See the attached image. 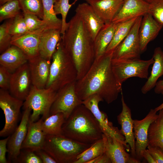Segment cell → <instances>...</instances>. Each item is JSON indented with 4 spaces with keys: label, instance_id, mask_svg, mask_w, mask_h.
<instances>
[{
    "label": "cell",
    "instance_id": "obj_45",
    "mask_svg": "<svg viewBox=\"0 0 163 163\" xmlns=\"http://www.w3.org/2000/svg\"><path fill=\"white\" fill-rule=\"evenodd\" d=\"M89 163H111V162L110 158L105 152Z\"/></svg>",
    "mask_w": 163,
    "mask_h": 163
},
{
    "label": "cell",
    "instance_id": "obj_20",
    "mask_svg": "<svg viewBox=\"0 0 163 163\" xmlns=\"http://www.w3.org/2000/svg\"><path fill=\"white\" fill-rule=\"evenodd\" d=\"M105 24L111 22L120 8L123 0H87Z\"/></svg>",
    "mask_w": 163,
    "mask_h": 163
},
{
    "label": "cell",
    "instance_id": "obj_2",
    "mask_svg": "<svg viewBox=\"0 0 163 163\" xmlns=\"http://www.w3.org/2000/svg\"><path fill=\"white\" fill-rule=\"evenodd\" d=\"M61 40L66 53L75 65L77 80L88 71L95 59L93 41L81 17L77 13L67 23Z\"/></svg>",
    "mask_w": 163,
    "mask_h": 163
},
{
    "label": "cell",
    "instance_id": "obj_35",
    "mask_svg": "<svg viewBox=\"0 0 163 163\" xmlns=\"http://www.w3.org/2000/svg\"><path fill=\"white\" fill-rule=\"evenodd\" d=\"M9 34L12 36H21L30 32L25 23L23 13L11 19L9 28Z\"/></svg>",
    "mask_w": 163,
    "mask_h": 163
},
{
    "label": "cell",
    "instance_id": "obj_18",
    "mask_svg": "<svg viewBox=\"0 0 163 163\" xmlns=\"http://www.w3.org/2000/svg\"><path fill=\"white\" fill-rule=\"evenodd\" d=\"M75 12L82 19L93 41L105 23L88 3L79 4Z\"/></svg>",
    "mask_w": 163,
    "mask_h": 163
},
{
    "label": "cell",
    "instance_id": "obj_50",
    "mask_svg": "<svg viewBox=\"0 0 163 163\" xmlns=\"http://www.w3.org/2000/svg\"><path fill=\"white\" fill-rule=\"evenodd\" d=\"M144 0L145 1V2H146L149 3H150L154 0Z\"/></svg>",
    "mask_w": 163,
    "mask_h": 163
},
{
    "label": "cell",
    "instance_id": "obj_30",
    "mask_svg": "<svg viewBox=\"0 0 163 163\" xmlns=\"http://www.w3.org/2000/svg\"><path fill=\"white\" fill-rule=\"evenodd\" d=\"M65 120L62 113L50 115L43 120L42 129L46 135H62V127Z\"/></svg>",
    "mask_w": 163,
    "mask_h": 163
},
{
    "label": "cell",
    "instance_id": "obj_40",
    "mask_svg": "<svg viewBox=\"0 0 163 163\" xmlns=\"http://www.w3.org/2000/svg\"><path fill=\"white\" fill-rule=\"evenodd\" d=\"M149 4V12L163 26V0H154Z\"/></svg>",
    "mask_w": 163,
    "mask_h": 163
},
{
    "label": "cell",
    "instance_id": "obj_25",
    "mask_svg": "<svg viewBox=\"0 0 163 163\" xmlns=\"http://www.w3.org/2000/svg\"><path fill=\"white\" fill-rule=\"evenodd\" d=\"M106 137L105 153L111 163H128L131 155L126 151L124 145L115 138L109 136Z\"/></svg>",
    "mask_w": 163,
    "mask_h": 163
},
{
    "label": "cell",
    "instance_id": "obj_42",
    "mask_svg": "<svg viewBox=\"0 0 163 163\" xmlns=\"http://www.w3.org/2000/svg\"><path fill=\"white\" fill-rule=\"evenodd\" d=\"M147 149L156 163H163V150L160 148L148 145Z\"/></svg>",
    "mask_w": 163,
    "mask_h": 163
},
{
    "label": "cell",
    "instance_id": "obj_13",
    "mask_svg": "<svg viewBox=\"0 0 163 163\" xmlns=\"http://www.w3.org/2000/svg\"><path fill=\"white\" fill-rule=\"evenodd\" d=\"M32 85L28 62L12 73L9 90L12 96L24 101Z\"/></svg>",
    "mask_w": 163,
    "mask_h": 163
},
{
    "label": "cell",
    "instance_id": "obj_4",
    "mask_svg": "<svg viewBox=\"0 0 163 163\" xmlns=\"http://www.w3.org/2000/svg\"><path fill=\"white\" fill-rule=\"evenodd\" d=\"M49 78L46 87L56 91L77 81V72L75 65L63 46L61 40L53 53Z\"/></svg>",
    "mask_w": 163,
    "mask_h": 163
},
{
    "label": "cell",
    "instance_id": "obj_17",
    "mask_svg": "<svg viewBox=\"0 0 163 163\" xmlns=\"http://www.w3.org/2000/svg\"><path fill=\"white\" fill-rule=\"evenodd\" d=\"M149 5L144 0H123L120 8L111 22L117 24L142 16L149 12Z\"/></svg>",
    "mask_w": 163,
    "mask_h": 163
},
{
    "label": "cell",
    "instance_id": "obj_36",
    "mask_svg": "<svg viewBox=\"0 0 163 163\" xmlns=\"http://www.w3.org/2000/svg\"><path fill=\"white\" fill-rule=\"evenodd\" d=\"M23 14L30 33L40 34L44 30L48 29L44 21L37 16L31 14Z\"/></svg>",
    "mask_w": 163,
    "mask_h": 163
},
{
    "label": "cell",
    "instance_id": "obj_32",
    "mask_svg": "<svg viewBox=\"0 0 163 163\" xmlns=\"http://www.w3.org/2000/svg\"><path fill=\"white\" fill-rule=\"evenodd\" d=\"M56 0H42L43 11V20L48 29H61L62 20L58 18L54 10V4Z\"/></svg>",
    "mask_w": 163,
    "mask_h": 163
},
{
    "label": "cell",
    "instance_id": "obj_14",
    "mask_svg": "<svg viewBox=\"0 0 163 163\" xmlns=\"http://www.w3.org/2000/svg\"><path fill=\"white\" fill-rule=\"evenodd\" d=\"M20 123L10 135L7 143L9 162H15L19 155L22 144L26 138L31 109H24Z\"/></svg>",
    "mask_w": 163,
    "mask_h": 163
},
{
    "label": "cell",
    "instance_id": "obj_15",
    "mask_svg": "<svg viewBox=\"0 0 163 163\" xmlns=\"http://www.w3.org/2000/svg\"><path fill=\"white\" fill-rule=\"evenodd\" d=\"M33 86L40 89L46 88L51 63L39 55L28 62Z\"/></svg>",
    "mask_w": 163,
    "mask_h": 163
},
{
    "label": "cell",
    "instance_id": "obj_19",
    "mask_svg": "<svg viewBox=\"0 0 163 163\" xmlns=\"http://www.w3.org/2000/svg\"><path fill=\"white\" fill-rule=\"evenodd\" d=\"M163 27L149 12L142 16L139 31L141 53L146 50L149 43L157 37Z\"/></svg>",
    "mask_w": 163,
    "mask_h": 163
},
{
    "label": "cell",
    "instance_id": "obj_28",
    "mask_svg": "<svg viewBox=\"0 0 163 163\" xmlns=\"http://www.w3.org/2000/svg\"><path fill=\"white\" fill-rule=\"evenodd\" d=\"M158 111V118L149 127L148 145L158 147L163 150V109Z\"/></svg>",
    "mask_w": 163,
    "mask_h": 163
},
{
    "label": "cell",
    "instance_id": "obj_34",
    "mask_svg": "<svg viewBox=\"0 0 163 163\" xmlns=\"http://www.w3.org/2000/svg\"><path fill=\"white\" fill-rule=\"evenodd\" d=\"M21 8L18 0L8 2L0 5V21L13 19L20 14Z\"/></svg>",
    "mask_w": 163,
    "mask_h": 163
},
{
    "label": "cell",
    "instance_id": "obj_22",
    "mask_svg": "<svg viewBox=\"0 0 163 163\" xmlns=\"http://www.w3.org/2000/svg\"><path fill=\"white\" fill-rule=\"evenodd\" d=\"M61 30L55 29H46L40 34V56L50 61L57 45L61 40Z\"/></svg>",
    "mask_w": 163,
    "mask_h": 163
},
{
    "label": "cell",
    "instance_id": "obj_3",
    "mask_svg": "<svg viewBox=\"0 0 163 163\" xmlns=\"http://www.w3.org/2000/svg\"><path fill=\"white\" fill-rule=\"evenodd\" d=\"M62 135L78 142L92 145L103 133L96 119L83 104L76 107L62 127Z\"/></svg>",
    "mask_w": 163,
    "mask_h": 163
},
{
    "label": "cell",
    "instance_id": "obj_41",
    "mask_svg": "<svg viewBox=\"0 0 163 163\" xmlns=\"http://www.w3.org/2000/svg\"><path fill=\"white\" fill-rule=\"evenodd\" d=\"M12 73L5 67L0 65V87L1 89H9Z\"/></svg>",
    "mask_w": 163,
    "mask_h": 163
},
{
    "label": "cell",
    "instance_id": "obj_48",
    "mask_svg": "<svg viewBox=\"0 0 163 163\" xmlns=\"http://www.w3.org/2000/svg\"><path fill=\"white\" fill-rule=\"evenodd\" d=\"M161 94L163 95V90L162 91ZM154 109L157 112L163 109V102L160 105L155 108Z\"/></svg>",
    "mask_w": 163,
    "mask_h": 163
},
{
    "label": "cell",
    "instance_id": "obj_6",
    "mask_svg": "<svg viewBox=\"0 0 163 163\" xmlns=\"http://www.w3.org/2000/svg\"><path fill=\"white\" fill-rule=\"evenodd\" d=\"M57 91L50 88H38L33 85L28 95L24 102L23 108H29L33 112L29 121H37L39 116L44 119L50 115L51 107L55 99Z\"/></svg>",
    "mask_w": 163,
    "mask_h": 163
},
{
    "label": "cell",
    "instance_id": "obj_33",
    "mask_svg": "<svg viewBox=\"0 0 163 163\" xmlns=\"http://www.w3.org/2000/svg\"><path fill=\"white\" fill-rule=\"evenodd\" d=\"M24 14L35 15L43 19V7L42 0H18Z\"/></svg>",
    "mask_w": 163,
    "mask_h": 163
},
{
    "label": "cell",
    "instance_id": "obj_16",
    "mask_svg": "<svg viewBox=\"0 0 163 163\" xmlns=\"http://www.w3.org/2000/svg\"><path fill=\"white\" fill-rule=\"evenodd\" d=\"M121 93L122 110L117 116V120L121 126L120 131L125 137V142L130 148L131 156L136 158L135 139L131 110L125 101L122 92Z\"/></svg>",
    "mask_w": 163,
    "mask_h": 163
},
{
    "label": "cell",
    "instance_id": "obj_37",
    "mask_svg": "<svg viewBox=\"0 0 163 163\" xmlns=\"http://www.w3.org/2000/svg\"><path fill=\"white\" fill-rule=\"evenodd\" d=\"M69 0H56L54 4V10L56 15L62 16V24L61 33L63 34L66 29L67 23L66 18L68 13L73 4H70Z\"/></svg>",
    "mask_w": 163,
    "mask_h": 163
},
{
    "label": "cell",
    "instance_id": "obj_43",
    "mask_svg": "<svg viewBox=\"0 0 163 163\" xmlns=\"http://www.w3.org/2000/svg\"><path fill=\"white\" fill-rule=\"evenodd\" d=\"M10 135L6 138L0 140V163H7L8 162L6 157V155L8 152L7 146Z\"/></svg>",
    "mask_w": 163,
    "mask_h": 163
},
{
    "label": "cell",
    "instance_id": "obj_1",
    "mask_svg": "<svg viewBox=\"0 0 163 163\" xmlns=\"http://www.w3.org/2000/svg\"><path fill=\"white\" fill-rule=\"evenodd\" d=\"M113 51L105 52L95 59L85 74L76 81V92L82 101L97 94L109 104L116 100L122 92V85L117 80L112 69Z\"/></svg>",
    "mask_w": 163,
    "mask_h": 163
},
{
    "label": "cell",
    "instance_id": "obj_8",
    "mask_svg": "<svg viewBox=\"0 0 163 163\" xmlns=\"http://www.w3.org/2000/svg\"><path fill=\"white\" fill-rule=\"evenodd\" d=\"M23 103V101L12 96L7 90L0 88V107L5 119L4 126L0 131V136H8L15 130Z\"/></svg>",
    "mask_w": 163,
    "mask_h": 163
},
{
    "label": "cell",
    "instance_id": "obj_29",
    "mask_svg": "<svg viewBox=\"0 0 163 163\" xmlns=\"http://www.w3.org/2000/svg\"><path fill=\"white\" fill-rule=\"evenodd\" d=\"M106 136L103 134L102 139L93 144L79 155L74 163H89L90 161L105 152Z\"/></svg>",
    "mask_w": 163,
    "mask_h": 163
},
{
    "label": "cell",
    "instance_id": "obj_53",
    "mask_svg": "<svg viewBox=\"0 0 163 163\" xmlns=\"http://www.w3.org/2000/svg\"></svg>",
    "mask_w": 163,
    "mask_h": 163
},
{
    "label": "cell",
    "instance_id": "obj_9",
    "mask_svg": "<svg viewBox=\"0 0 163 163\" xmlns=\"http://www.w3.org/2000/svg\"><path fill=\"white\" fill-rule=\"evenodd\" d=\"M76 81L69 83L57 91L50 111V115L62 113L66 120L74 109L82 104L75 90Z\"/></svg>",
    "mask_w": 163,
    "mask_h": 163
},
{
    "label": "cell",
    "instance_id": "obj_49",
    "mask_svg": "<svg viewBox=\"0 0 163 163\" xmlns=\"http://www.w3.org/2000/svg\"><path fill=\"white\" fill-rule=\"evenodd\" d=\"M13 0H0V5H1L6 2Z\"/></svg>",
    "mask_w": 163,
    "mask_h": 163
},
{
    "label": "cell",
    "instance_id": "obj_23",
    "mask_svg": "<svg viewBox=\"0 0 163 163\" xmlns=\"http://www.w3.org/2000/svg\"><path fill=\"white\" fill-rule=\"evenodd\" d=\"M40 35L28 33L19 36H12L11 44L21 50L29 60L39 55Z\"/></svg>",
    "mask_w": 163,
    "mask_h": 163
},
{
    "label": "cell",
    "instance_id": "obj_27",
    "mask_svg": "<svg viewBox=\"0 0 163 163\" xmlns=\"http://www.w3.org/2000/svg\"><path fill=\"white\" fill-rule=\"evenodd\" d=\"M117 24H105L93 40L95 59L103 55L113 38Z\"/></svg>",
    "mask_w": 163,
    "mask_h": 163
},
{
    "label": "cell",
    "instance_id": "obj_39",
    "mask_svg": "<svg viewBox=\"0 0 163 163\" xmlns=\"http://www.w3.org/2000/svg\"><path fill=\"white\" fill-rule=\"evenodd\" d=\"M15 163H42L39 157L33 151L28 149H21Z\"/></svg>",
    "mask_w": 163,
    "mask_h": 163
},
{
    "label": "cell",
    "instance_id": "obj_11",
    "mask_svg": "<svg viewBox=\"0 0 163 163\" xmlns=\"http://www.w3.org/2000/svg\"><path fill=\"white\" fill-rule=\"evenodd\" d=\"M103 101V100L99 95L94 94L83 101L82 104L92 113L98 122L104 134L106 136H109L116 138L123 143L126 149L129 150L130 147L126 143L125 137L120 130L113 126L112 123L108 121L106 113L100 110L98 104Z\"/></svg>",
    "mask_w": 163,
    "mask_h": 163
},
{
    "label": "cell",
    "instance_id": "obj_7",
    "mask_svg": "<svg viewBox=\"0 0 163 163\" xmlns=\"http://www.w3.org/2000/svg\"><path fill=\"white\" fill-rule=\"evenodd\" d=\"M154 62L153 57L147 60L140 58L112 59V66L117 80L122 85L123 82L131 77L147 79L149 68Z\"/></svg>",
    "mask_w": 163,
    "mask_h": 163
},
{
    "label": "cell",
    "instance_id": "obj_52",
    "mask_svg": "<svg viewBox=\"0 0 163 163\" xmlns=\"http://www.w3.org/2000/svg\"></svg>",
    "mask_w": 163,
    "mask_h": 163
},
{
    "label": "cell",
    "instance_id": "obj_38",
    "mask_svg": "<svg viewBox=\"0 0 163 163\" xmlns=\"http://www.w3.org/2000/svg\"><path fill=\"white\" fill-rule=\"evenodd\" d=\"M11 20L6 21L0 26V52L2 53L11 45L12 36L9 32Z\"/></svg>",
    "mask_w": 163,
    "mask_h": 163
},
{
    "label": "cell",
    "instance_id": "obj_44",
    "mask_svg": "<svg viewBox=\"0 0 163 163\" xmlns=\"http://www.w3.org/2000/svg\"><path fill=\"white\" fill-rule=\"evenodd\" d=\"M34 152L40 158L42 163H57L50 155L42 149Z\"/></svg>",
    "mask_w": 163,
    "mask_h": 163
},
{
    "label": "cell",
    "instance_id": "obj_12",
    "mask_svg": "<svg viewBox=\"0 0 163 163\" xmlns=\"http://www.w3.org/2000/svg\"><path fill=\"white\" fill-rule=\"evenodd\" d=\"M157 112L154 109H151L143 119L133 120L136 158L141 162L143 159V153L148 145L149 127L151 123L158 118Z\"/></svg>",
    "mask_w": 163,
    "mask_h": 163
},
{
    "label": "cell",
    "instance_id": "obj_21",
    "mask_svg": "<svg viewBox=\"0 0 163 163\" xmlns=\"http://www.w3.org/2000/svg\"><path fill=\"white\" fill-rule=\"evenodd\" d=\"M43 120L41 118L34 122L29 121L27 135L21 149H28L35 152L42 149L46 136L42 129Z\"/></svg>",
    "mask_w": 163,
    "mask_h": 163
},
{
    "label": "cell",
    "instance_id": "obj_46",
    "mask_svg": "<svg viewBox=\"0 0 163 163\" xmlns=\"http://www.w3.org/2000/svg\"><path fill=\"white\" fill-rule=\"evenodd\" d=\"M142 157L149 163H156L152 155L146 149L143 152Z\"/></svg>",
    "mask_w": 163,
    "mask_h": 163
},
{
    "label": "cell",
    "instance_id": "obj_5",
    "mask_svg": "<svg viewBox=\"0 0 163 163\" xmlns=\"http://www.w3.org/2000/svg\"><path fill=\"white\" fill-rule=\"evenodd\" d=\"M92 145L78 142L63 135H46L42 149L57 163H74L78 156Z\"/></svg>",
    "mask_w": 163,
    "mask_h": 163
},
{
    "label": "cell",
    "instance_id": "obj_51",
    "mask_svg": "<svg viewBox=\"0 0 163 163\" xmlns=\"http://www.w3.org/2000/svg\"><path fill=\"white\" fill-rule=\"evenodd\" d=\"M75 1V2L76 1H77V0H74Z\"/></svg>",
    "mask_w": 163,
    "mask_h": 163
},
{
    "label": "cell",
    "instance_id": "obj_26",
    "mask_svg": "<svg viewBox=\"0 0 163 163\" xmlns=\"http://www.w3.org/2000/svg\"><path fill=\"white\" fill-rule=\"evenodd\" d=\"M152 57L154 62L150 75L141 89L144 94L155 88L158 79L163 75V51L160 47L155 49Z\"/></svg>",
    "mask_w": 163,
    "mask_h": 163
},
{
    "label": "cell",
    "instance_id": "obj_10",
    "mask_svg": "<svg viewBox=\"0 0 163 163\" xmlns=\"http://www.w3.org/2000/svg\"><path fill=\"white\" fill-rule=\"evenodd\" d=\"M142 17L137 18L128 34L113 50L112 59L140 58L139 31Z\"/></svg>",
    "mask_w": 163,
    "mask_h": 163
},
{
    "label": "cell",
    "instance_id": "obj_31",
    "mask_svg": "<svg viewBox=\"0 0 163 163\" xmlns=\"http://www.w3.org/2000/svg\"><path fill=\"white\" fill-rule=\"evenodd\" d=\"M138 18L117 24L112 39L106 52L113 51L128 34Z\"/></svg>",
    "mask_w": 163,
    "mask_h": 163
},
{
    "label": "cell",
    "instance_id": "obj_47",
    "mask_svg": "<svg viewBox=\"0 0 163 163\" xmlns=\"http://www.w3.org/2000/svg\"><path fill=\"white\" fill-rule=\"evenodd\" d=\"M163 90V79L157 82L155 87L154 91L157 94H160Z\"/></svg>",
    "mask_w": 163,
    "mask_h": 163
},
{
    "label": "cell",
    "instance_id": "obj_24",
    "mask_svg": "<svg viewBox=\"0 0 163 163\" xmlns=\"http://www.w3.org/2000/svg\"><path fill=\"white\" fill-rule=\"evenodd\" d=\"M28 61V58L24 53L19 48L13 45L0 55V65L12 73Z\"/></svg>",
    "mask_w": 163,
    "mask_h": 163
}]
</instances>
